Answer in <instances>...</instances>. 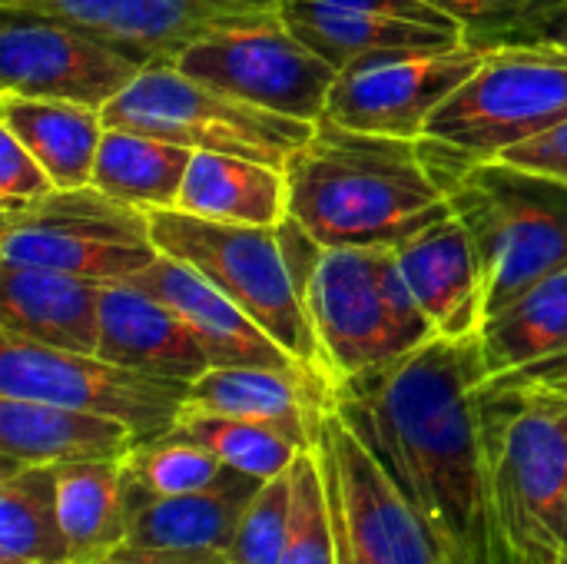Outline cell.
Segmentation results:
<instances>
[{"label":"cell","mask_w":567,"mask_h":564,"mask_svg":"<svg viewBox=\"0 0 567 564\" xmlns=\"http://www.w3.org/2000/svg\"><path fill=\"white\" fill-rule=\"evenodd\" d=\"M106 126L179 143L193 153H233L276 170L312 136V123L229 96L173 63L143 66L140 76L103 106Z\"/></svg>","instance_id":"obj_7"},{"label":"cell","mask_w":567,"mask_h":564,"mask_svg":"<svg viewBox=\"0 0 567 564\" xmlns=\"http://www.w3.org/2000/svg\"><path fill=\"white\" fill-rule=\"evenodd\" d=\"M103 286L60 269L0 259V332L66 352H96Z\"/></svg>","instance_id":"obj_18"},{"label":"cell","mask_w":567,"mask_h":564,"mask_svg":"<svg viewBox=\"0 0 567 564\" xmlns=\"http://www.w3.org/2000/svg\"><path fill=\"white\" fill-rule=\"evenodd\" d=\"M292 519V469L262 482L249 499L233 542L226 548L229 564H279Z\"/></svg>","instance_id":"obj_33"},{"label":"cell","mask_w":567,"mask_h":564,"mask_svg":"<svg viewBox=\"0 0 567 564\" xmlns=\"http://www.w3.org/2000/svg\"><path fill=\"white\" fill-rule=\"evenodd\" d=\"M485 382L478 332L336 382V412L409 499L439 564H515L482 439Z\"/></svg>","instance_id":"obj_1"},{"label":"cell","mask_w":567,"mask_h":564,"mask_svg":"<svg viewBox=\"0 0 567 564\" xmlns=\"http://www.w3.org/2000/svg\"><path fill=\"white\" fill-rule=\"evenodd\" d=\"M478 50L498 47H532V50H561L567 53V0H528L518 13L498 27L465 40Z\"/></svg>","instance_id":"obj_34"},{"label":"cell","mask_w":567,"mask_h":564,"mask_svg":"<svg viewBox=\"0 0 567 564\" xmlns=\"http://www.w3.org/2000/svg\"><path fill=\"white\" fill-rule=\"evenodd\" d=\"M150 233L159 253L193 266L239 302L286 352L326 376L322 352L276 226H239L183 209H150Z\"/></svg>","instance_id":"obj_6"},{"label":"cell","mask_w":567,"mask_h":564,"mask_svg":"<svg viewBox=\"0 0 567 564\" xmlns=\"http://www.w3.org/2000/svg\"><path fill=\"white\" fill-rule=\"evenodd\" d=\"M498 379H508V382H535V386H548V389L567 396V356L538 362V366H528V369L512 372V376H498Z\"/></svg>","instance_id":"obj_41"},{"label":"cell","mask_w":567,"mask_h":564,"mask_svg":"<svg viewBox=\"0 0 567 564\" xmlns=\"http://www.w3.org/2000/svg\"><path fill=\"white\" fill-rule=\"evenodd\" d=\"M279 17L312 53H319L336 70H346L365 57L439 53L465 43L458 30H435L425 23L316 3V0H282Z\"/></svg>","instance_id":"obj_21"},{"label":"cell","mask_w":567,"mask_h":564,"mask_svg":"<svg viewBox=\"0 0 567 564\" xmlns=\"http://www.w3.org/2000/svg\"><path fill=\"white\" fill-rule=\"evenodd\" d=\"M485 63V50L458 43L439 53L365 57L339 70L326 116L342 126L419 140L432 113Z\"/></svg>","instance_id":"obj_13"},{"label":"cell","mask_w":567,"mask_h":564,"mask_svg":"<svg viewBox=\"0 0 567 564\" xmlns=\"http://www.w3.org/2000/svg\"><path fill=\"white\" fill-rule=\"evenodd\" d=\"M495 509L515 564H561L567 512V396L488 379L478 389Z\"/></svg>","instance_id":"obj_4"},{"label":"cell","mask_w":567,"mask_h":564,"mask_svg":"<svg viewBox=\"0 0 567 564\" xmlns=\"http://www.w3.org/2000/svg\"><path fill=\"white\" fill-rule=\"evenodd\" d=\"M176 429H183L186 435L203 442L226 469L252 475L259 482H269V479L289 472L292 462L306 452V445L292 442L286 432H279L272 425L216 416V412H199V409H183Z\"/></svg>","instance_id":"obj_30"},{"label":"cell","mask_w":567,"mask_h":564,"mask_svg":"<svg viewBox=\"0 0 567 564\" xmlns=\"http://www.w3.org/2000/svg\"><path fill=\"white\" fill-rule=\"evenodd\" d=\"M0 126L37 156L56 189L93 183V163L106 133L103 110L70 100L0 93Z\"/></svg>","instance_id":"obj_23"},{"label":"cell","mask_w":567,"mask_h":564,"mask_svg":"<svg viewBox=\"0 0 567 564\" xmlns=\"http://www.w3.org/2000/svg\"><path fill=\"white\" fill-rule=\"evenodd\" d=\"M395 253L415 302L439 336L468 339L482 329L475 253L465 226L452 213L395 246Z\"/></svg>","instance_id":"obj_20"},{"label":"cell","mask_w":567,"mask_h":564,"mask_svg":"<svg viewBox=\"0 0 567 564\" xmlns=\"http://www.w3.org/2000/svg\"><path fill=\"white\" fill-rule=\"evenodd\" d=\"M136 445L133 429L93 412L0 396V459L3 469L20 465H73L116 462Z\"/></svg>","instance_id":"obj_19"},{"label":"cell","mask_w":567,"mask_h":564,"mask_svg":"<svg viewBox=\"0 0 567 564\" xmlns=\"http://www.w3.org/2000/svg\"><path fill=\"white\" fill-rule=\"evenodd\" d=\"M0 396L116 419L133 429L136 442H150L179 425L189 382L146 376L96 352H66L0 332Z\"/></svg>","instance_id":"obj_10"},{"label":"cell","mask_w":567,"mask_h":564,"mask_svg":"<svg viewBox=\"0 0 567 564\" xmlns=\"http://www.w3.org/2000/svg\"><path fill=\"white\" fill-rule=\"evenodd\" d=\"M316 3H332V7H349V10H365V13H382V17H395V20H412V23H425V27H435V30H458L462 27L435 10L432 3L425 0H316ZM465 37V33H462Z\"/></svg>","instance_id":"obj_39"},{"label":"cell","mask_w":567,"mask_h":564,"mask_svg":"<svg viewBox=\"0 0 567 564\" xmlns=\"http://www.w3.org/2000/svg\"><path fill=\"white\" fill-rule=\"evenodd\" d=\"M233 469H226L203 442L173 429L150 442H136L123 459L130 495H189L219 485Z\"/></svg>","instance_id":"obj_31"},{"label":"cell","mask_w":567,"mask_h":564,"mask_svg":"<svg viewBox=\"0 0 567 564\" xmlns=\"http://www.w3.org/2000/svg\"><path fill=\"white\" fill-rule=\"evenodd\" d=\"M136 283L146 286L153 296H159L186 319V326L196 332L213 366H269L286 372L322 376L302 366L292 352H286L239 302H233L223 289H216L206 276H199L186 263L159 253L136 276Z\"/></svg>","instance_id":"obj_15"},{"label":"cell","mask_w":567,"mask_h":564,"mask_svg":"<svg viewBox=\"0 0 567 564\" xmlns=\"http://www.w3.org/2000/svg\"><path fill=\"white\" fill-rule=\"evenodd\" d=\"M186 409L262 422L309 449L322 412L336 409V386L326 376L269 366H213L189 386Z\"/></svg>","instance_id":"obj_17"},{"label":"cell","mask_w":567,"mask_h":564,"mask_svg":"<svg viewBox=\"0 0 567 564\" xmlns=\"http://www.w3.org/2000/svg\"><path fill=\"white\" fill-rule=\"evenodd\" d=\"M96 356L176 382H196L213 369L203 342L186 319L136 279L106 283L100 293Z\"/></svg>","instance_id":"obj_16"},{"label":"cell","mask_w":567,"mask_h":564,"mask_svg":"<svg viewBox=\"0 0 567 564\" xmlns=\"http://www.w3.org/2000/svg\"><path fill=\"white\" fill-rule=\"evenodd\" d=\"M0 7L33 10V13L63 20L70 27H80L86 33L110 40L116 30V20H120L123 0H0Z\"/></svg>","instance_id":"obj_36"},{"label":"cell","mask_w":567,"mask_h":564,"mask_svg":"<svg viewBox=\"0 0 567 564\" xmlns=\"http://www.w3.org/2000/svg\"><path fill=\"white\" fill-rule=\"evenodd\" d=\"M176 70L262 110L316 123L326 113L339 76L312 53L279 13H259L196 40L173 63Z\"/></svg>","instance_id":"obj_11"},{"label":"cell","mask_w":567,"mask_h":564,"mask_svg":"<svg viewBox=\"0 0 567 564\" xmlns=\"http://www.w3.org/2000/svg\"><path fill=\"white\" fill-rule=\"evenodd\" d=\"M53 180L37 163V156L0 126V216L23 213L53 193Z\"/></svg>","instance_id":"obj_35"},{"label":"cell","mask_w":567,"mask_h":564,"mask_svg":"<svg viewBox=\"0 0 567 564\" xmlns=\"http://www.w3.org/2000/svg\"><path fill=\"white\" fill-rule=\"evenodd\" d=\"M488 379L567 356V266L522 293L478 329Z\"/></svg>","instance_id":"obj_26"},{"label":"cell","mask_w":567,"mask_h":564,"mask_svg":"<svg viewBox=\"0 0 567 564\" xmlns=\"http://www.w3.org/2000/svg\"><path fill=\"white\" fill-rule=\"evenodd\" d=\"M0 564H73L56 505V465L0 472Z\"/></svg>","instance_id":"obj_29"},{"label":"cell","mask_w":567,"mask_h":564,"mask_svg":"<svg viewBox=\"0 0 567 564\" xmlns=\"http://www.w3.org/2000/svg\"><path fill=\"white\" fill-rule=\"evenodd\" d=\"M193 150L146 136L136 130L106 126L93 163V183L106 196L136 209H176Z\"/></svg>","instance_id":"obj_28"},{"label":"cell","mask_w":567,"mask_h":564,"mask_svg":"<svg viewBox=\"0 0 567 564\" xmlns=\"http://www.w3.org/2000/svg\"><path fill=\"white\" fill-rule=\"evenodd\" d=\"M56 505L73 564L100 562L126 542L130 499L123 459L56 465Z\"/></svg>","instance_id":"obj_27"},{"label":"cell","mask_w":567,"mask_h":564,"mask_svg":"<svg viewBox=\"0 0 567 564\" xmlns=\"http://www.w3.org/2000/svg\"><path fill=\"white\" fill-rule=\"evenodd\" d=\"M419 153L449 213L465 226L482 293V322L567 266V183L419 136Z\"/></svg>","instance_id":"obj_3"},{"label":"cell","mask_w":567,"mask_h":564,"mask_svg":"<svg viewBox=\"0 0 567 564\" xmlns=\"http://www.w3.org/2000/svg\"><path fill=\"white\" fill-rule=\"evenodd\" d=\"M0 259L96 283L136 279L156 256L150 213L96 186L53 189L37 206L0 216Z\"/></svg>","instance_id":"obj_8"},{"label":"cell","mask_w":567,"mask_h":564,"mask_svg":"<svg viewBox=\"0 0 567 564\" xmlns=\"http://www.w3.org/2000/svg\"><path fill=\"white\" fill-rule=\"evenodd\" d=\"M279 564H339L332 509L316 442L292 462V519Z\"/></svg>","instance_id":"obj_32"},{"label":"cell","mask_w":567,"mask_h":564,"mask_svg":"<svg viewBox=\"0 0 567 564\" xmlns=\"http://www.w3.org/2000/svg\"><path fill=\"white\" fill-rule=\"evenodd\" d=\"M567 120V53L498 47L432 113L422 136L498 160Z\"/></svg>","instance_id":"obj_9"},{"label":"cell","mask_w":567,"mask_h":564,"mask_svg":"<svg viewBox=\"0 0 567 564\" xmlns=\"http://www.w3.org/2000/svg\"><path fill=\"white\" fill-rule=\"evenodd\" d=\"M262 482L243 472H229L219 485L189 495H130L126 542L146 548L183 552H226L233 532Z\"/></svg>","instance_id":"obj_22"},{"label":"cell","mask_w":567,"mask_h":564,"mask_svg":"<svg viewBox=\"0 0 567 564\" xmlns=\"http://www.w3.org/2000/svg\"><path fill=\"white\" fill-rule=\"evenodd\" d=\"M93 564H229L226 552H183V548H146V545H116Z\"/></svg>","instance_id":"obj_40"},{"label":"cell","mask_w":567,"mask_h":564,"mask_svg":"<svg viewBox=\"0 0 567 564\" xmlns=\"http://www.w3.org/2000/svg\"><path fill=\"white\" fill-rule=\"evenodd\" d=\"M498 160H508V163L525 166V170H535V173L558 176V180L567 183V120L558 123L555 130L528 140V143H518V146L505 150Z\"/></svg>","instance_id":"obj_37"},{"label":"cell","mask_w":567,"mask_h":564,"mask_svg":"<svg viewBox=\"0 0 567 564\" xmlns=\"http://www.w3.org/2000/svg\"><path fill=\"white\" fill-rule=\"evenodd\" d=\"M282 0H123L110 43L136 63H176L186 47L229 23L279 13Z\"/></svg>","instance_id":"obj_25"},{"label":"cell","mask_w":567,"mask_h":564,"mask_svg":"<svg viewBox=\"0 0 567 564\" xmlns=\"http://www.w3.org/2000/svg\"><path fill=\"white\" fill-rule=\"evenodd\" d=\"M289 216L322 246H402L449 216L419 140L365 133L319 116L286 163Z\"/></svg>","instance_id":"obj_2"},{"label":"cell","mask_w":567,"mask_h":564,"mask_svg":"<svg viewBox=\"0 0 567 564\" xmlns=\"http://www.w3.org/2000/svg\"><path fill=\"white\" fill-rule=\"evenodd\" d=\"M299 299L332 386L439 336L402 276L395 246L319 249Z\"/></svg>","instance_id":"obj_5"},{"label":"cell","mask_w":567,"mask_h":564,"mask_svg":"<svg viewBox=\"0 0 567 564\" xmlns=\"http://www.w3.org/2000/svg\"><path fill=\"white\" fill-rule=\"evenodd\" d=\"M316 449L339 485L352 552L362 562L439 564L409 499L336 409L322 412L316 425Z\"/></svg>","instance_id":"obj_14"},{"label":"cell","mask_w":567,"mask_h":564,"mask_svg":"<svg viewBox=\"0 0 567 564\" xmlns=\"http://www.w3.org/2000/svg\"><path fill=\"white\" fill-rule=\"evenodd\" d=\"M425 3H432L435 10L449 13L462 27L465 40H472V37L498 27L512 13H518L528 0H425Z\"/></svg>","instance_id":"obj_38"},{"label":"cell","mask_w":567,"mask_h":564,"mask_svg":"<svg viewBox=\"0 0 567 564\" xmlns=\"http://www.w3.org/2000/svg\"><path fill=\"white\" fill-rule=\"evenodd\" d=\"M176 209L239 226H279L289 216L286 173L233 153H193Z\"/></svg>","instance_id":"obj_24"},{"label":"cell","mask_w":567,"mask_h":564,"mask_svg":"<svg viewBox=\"0 0 567 564\" xmlns=\"http://www.w3.org/2000/svg\"><path fill=\"white\" fill-rule=\"evenodd\" d=\"M561 564H567V512H565V529H561Z\"/></svg>","instance_id":"obj_42"},{"label":"cell","mask_w":567,"mask_h":564,"mask_svg":"<svg viewBox=\"0 0 567 564\" xmlns=\"http://www.w3.org/2000/svg\"><path fill=\"white\" fill-rule=\"evenodd\" d=\"M140 70L143 63L96 33L33 10L0 7L3 93L103 110L140 76Z\"/></svg>","instance_id":"obj_12"}]
</instances>
